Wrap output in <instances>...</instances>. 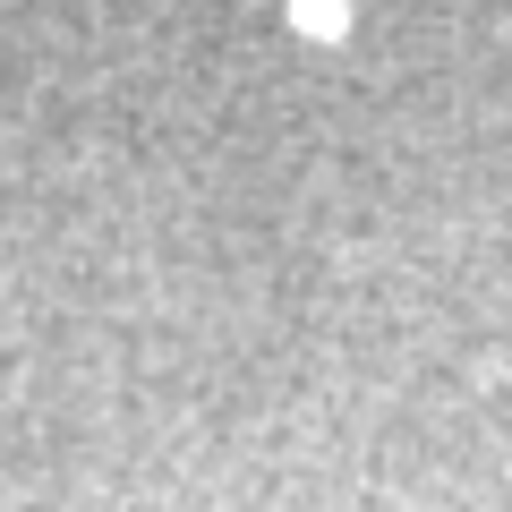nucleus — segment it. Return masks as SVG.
Here are the masks:
<instances>
[{
  "instance_id": "nucleus-1",
  "label": "nucleus",
  "mask_w": 512,
  "mask_h": 512,
  "mask_svg": "<svg viewBox=\"0 0 512 512\" xmlns=\"http://www.w3.org/2000/svg\"><path fill=\"white\" fill-rule=\"evenodd\" d=\"M291 18L308 26V35H342V18H350V9H342V0H291Z\"/></svg>"
}]
</instances>
